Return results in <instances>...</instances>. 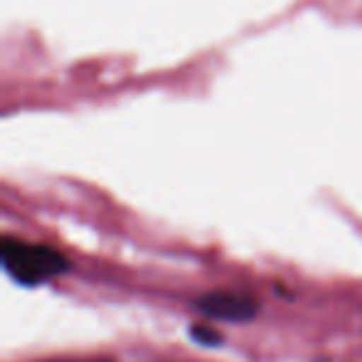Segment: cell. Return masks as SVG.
Instances as JSON below:
<instances>
[{
    "instance_id": "6da1fadb",
    "label": "cell",
    "mask_w": 362,
    "mask_h": 362,
    "mask_svg": "<svg viewBox=\"0 0 362 362\" xmlns=\"http://www.w3.org/2000/svg\"><path fill=\"white\" fill-rule=\"evenodd\" d=\"M0 258L6 273L21 286H40L67 271V261L55 248L6 238L0 243Z\"/></svg>"
},
{
    "instance_id": "7a4b0ae2",
    "label": "cell",
    "mask_w": 362,
    "mask_h": 362,
    "mask_svg": "<svg viewBox=\"0 0 362 362\" xmlns=\"http://www.w3.org/2000/svg\"><path fill=\"white\" fill-rule=\"evenodd\" d=\"M197 308L206 317L226 320V322H243V320H251V317L256 315V303H253L248 296L231 293V291L209 293V296L199 298Z\"/></svg>"
},
{
    "instance_id": "3957f363",
    "label": "cell",
    "mask_w": 362,
    "mask_h": 362,
    "mask_svg": "<svg viewBox=\"0 0 362 362\" xmlns=\"http://www.w3.org/2000/svg\"><path fill=\"white\" fill-rule=\"evenodd\" d=\"M72 362H112V360H105V357H102V360H72Z\"/></svg>"
}]
</instances>
